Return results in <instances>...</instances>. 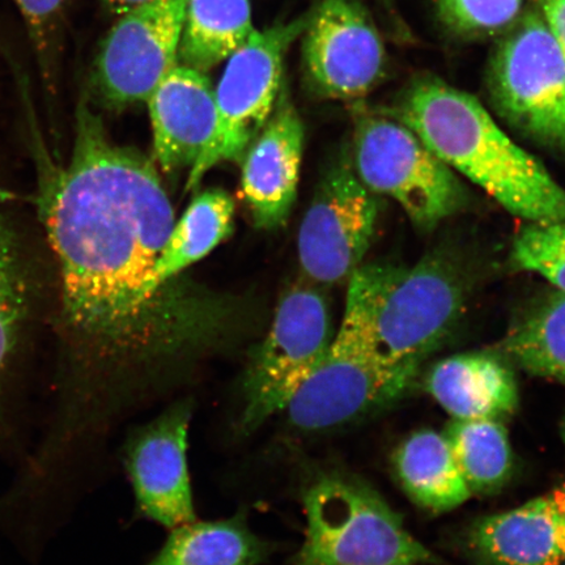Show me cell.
Wrapping results in <instances>:
<instances>
[{
    "label": "cell",
    "instance_id": "6da1fadb",
    "mask_svg": "<svg viewBox=\"0 0 565 565\" xmlns=\"http://www.w3.org/2000/svg\"><path fill=\"white\" fill-rule=\"evenodd\" d=\"M41 210L81 399L92 413L109 419L174 392L230 342L224 303L188 282L158 285L154 268L175 223L171 198L154 161L113 143L87 104Z\"/></svg>",
    "mask_w": 565,
    "mask_h": 565
},
{
    "label": "cell",
    "instance_id": "7a4b0ae2",
    "mask_svg": "<svg viewBox=\"0 0 565 565\" xmlns=\"http://www.w3.org/2000/svg\"><path fill=\"white\" fill-rule=\"evenodd\" d=\"M397 118L512 215L527 223L565 222V189L476 97L440 81H419L402 97Z\"/></svg>",
    "mask_w": 565,
    "mask_h": 565
},
{
    "label": "cell",
    "instance_id": "3957f363",
    "mask_svg": "<svg viewBox=\"0 0 565 565\" xmlns=\"http://www.w3.org/2000/svg\"><path fill=\"white\" fill-rule=\"evenodd\" d=\"M387 270L386 265H363L349 280L341 327L285 408L296 433L323 434L363 419L404 397L418 376L387 369L374 345V306Z\"/></svg>",
    "mask_w": 565,
    "mask_h": 565
},
{
    "label": "cell",
    "instance_id": "277c9868",
    "mask_svg": "<svg viewBox=\"0 0 565 565\" xmlns=\"http://www.w3.org/2000/svg\"><path fill=\"white\" fill-rule=\"evenodd\" d=\"M306 539L288 565H420L429 551L372 487L349 472L316 470L301 484Z\"/></svg>",
    "mask_w": 565,
    "mask_h": 565
},
{
    "label": "cell",
    "instance_id": "5b68a950",
    "mask_svg": "<svg viewBox=\"0 0 565 565\" xmlns=\"http://www.w3.org/2000/svg\"><path fill=\"white\" fill-rule=\"evenodd\" d=\"M468 296V280L450 254L430 253L407 270L388 266L373 313L381 362L419 373L461 321Z\"/></svg>",
    "mask_w": 565,
    "mask_h": 565
},
{
    "label": "cell",
    "instance_id": "8992f818",
    "mask_svg": "<svg viewBox=\"0 0 565 565\" xmlns=\"http://www.w3.org/2000/svg\"><path fill=\"white\" fill-rule=\"evenodd\" d=\"M350 153L360 182L397 202L416 228L433 231L468 204L457 173L398 119L359 113Z\"/></svg>",
    "mask_w": 565,
    "mask_h": 565
},
{
    "label": "cell",
    "instance_id": "52a82bcc",
    "mask_svg": "<svg viewBox=\"0 0 565 565\" xmlns=\"http://www.w3.org/2000/svg\"><path fill=\"white\" fill-rule=\"evenodd\" d=\"M333 341L328 300L300 282L281 296L270 330L244 372L237 433L249 436L285 412Z\"/></svg>",
    "mask_w": 565,
    "mask_h": 565
},
{
    "label": "cell",
    "instance_id": "ba28073f",
    "mask_svg": "<svg viewBox=\"0 0 565 565\" xmlns=\"http://www.w3.org/2000/svg\"><path fill=\"white\" fill-rule=\"evenodd\" d=\"M308 17L264 32L254 31L227 60L217 89V124L206 150L190 169L186 192L201 185L212 168L231 161L242 164L247 148L271 117L282 87V58L306 30Z\"/></svg>",
    "mask_w": 565,
    "mask_h": 565
},
{
    "label": "cell",
    "instance_id": "9c48e42d",
    "mask_svg": "<svg viewBox=\"0 0 565 565\" xmlns=\"http://www.w3.org/2000/svg\"><path fill=\"white\" fill-rule=\"evenodd\" d=\"M494 106L527 138L565 152V61L545 19L530 13L494 54Z\"/></svg>",
    "mask_w": 565,
    "mask_h": 565
},
{
    "label": "cell",
    "instance_id": "30bf717a",
    "mask_svg": "<svg viewBox=\"0 0 565 565\" xmlns=\"http://www.w3.org/2000/svg\"><path fill=\"white\" fill-rule=\"evenodd\" d=\"M379 215L376 195L358 179L350 148H345L322 177L300 224L298 250L303 278L317 287L349 281L363 266Z\"/></svg>",
    "mask_w": 565,
    "mask_h": 565
},
{
    "label": "cell",
    "instance_id": "8fae6325",
    "mask_svg": "<svg viewBox=\"0 0 565 565\" xmlns=\"http://www.w3.org/2000/svg\"><path fill=\"white\" fill-rule=\"evenodd\" d=\"M186 0H148L119 17L96 63V87L106 105L147 103L179 65Z\"/></svg>",
    "mask_w": 565,
    "mask_h": 565
},
{
    "label": "cell",
    "instance_id": "7c38bea8",
    "mask_svg": "<svg viewBox=\"0 0 565 565\" xmlns=\"http://www.w3.org/2000/svg\"><path fill=\"white\" fill-rule=\"evenodd\" d=\"M310 87L331 100L355 102L385 73V49L366 12L352 0H323L303 30Z\"/></svg>",
    "mask_w": 565,
    "mask_h": 565
},
{
    "label": "cell",
    "instance_id": "4fadbf2b",
    "mask_svg": "<svg viewBox=\"0 0 565 565\" xmlns=\"http://www.w3.org/2000/svg\"><path fill=\"white\" fill-rule=\"evenodd\" d=\"M190 398L173 402L157 419L134 430L125 462L139 513L172 530L196 520L188 469Z\"/></svg>",
    "mask_w": 565,
    "mask_h": 565
},
{
    "label": "cell",
    "instance_id": "5bb4252c",
    "mask_svg": "<svg viewBox=\"0 0 565 565\" xmlns=\"http://www.w3.org/2000/svg\"><path fill=\"white\" fill-rule=\"evenodd\" d=\"M306 131L286 83L270 118L242 161L243 196L253 222L274 231L288 222L298 198Z\"/></svg>",
    "mask_w": 565,
    "mask_h": 565
},
{
    "label": "cell",
    "instance_id": "9a60e30c",
    "mask_svg": "<svg viewBox=\"0 0 565 565\" xmlns=\"http://www.w3.org/2000/svg\"><path fill=\"white\" fill-rule=\"evenodd\" d=\"M147 104L154 164L164 173L192 169L217 124L215 89L209 77L179 63L154 88Z\"/></svg>",
    "mask_w": 565,
    "mask_h": 565
},
{
    "label": "cell",
    "instance_id": "2e32d148",
    "mask_svg": "<svg viewBox=\"0 0 565 565\" xmlns=\"http://www.w3.org/2000/svg\"><path fill=\"white\" fill-rule=\"evenodd\" d=\"M470 547L480 565H564L565 484L476 524Z\"/></svg>",
    "mask_w": 565,
    "mask_h": 565
},
{
    "label": "cell",
    "instance_id": "e0dca14e",
    "mask_svg": "<svg viewBox=\"0 0 565 565\" xmlns=\"http://www.w3.org/2000/svg\"><path fill=\"white\" fill-rule=\"evenodd\" d=\"M426 387L451 418L503 422L519 407V385L503 358L466 352L440 360L427 374Z\"/></svg>",
    "mask_w": 565,
    "mask_h": 565
},
{
    "label": "cell",
    "instance_id": "ac0fdd59",
    "mask_svg": "<svg viewBox=\"0 0 565 565\" xmlns=\"http://www.w3.org/2000/svg\"><path fill=\"white\" fill-rule=\"evenodd\" d=\"M402 489L424 510L443 513L471 498L444 434L423 429L408 436L393 456Z\"/></svg>",
    "mask_w": 565,
    "mask_h": 565
},
{
    "label": "cell",
    "instance_id": "d6986e66",
    "mask_svg": "<svg viewBox=\"0 0 565 565\" xmlns=\"http://www.w3.org/2000/svg\"><path fill=\"white\" fill-rule=\"evenodd\" d=\"M271 543L252 532L245 514L171 530L158 555L145 565H258L273 554Z\"/></svg>",
    "mask_w": 565,
    "mask_h": 565
},
{
    "label": "cell",
    "instance_id": "ffe728a7",
    "mask_svg": "<svg viewBox=\"0 0 565 565\" xmlns=\"http://www.w3.org/2000/svg\"><path fill=\"white\" fill-rule=\"evenodd\" d=\"M254 31L249 0H186L179 63L206 74Z\"/></svg>",
    "mask_w": 565,
    "mask_h": 565
},
{
    "label": "cell",
    "instance_id": "44dd1931",
    "mask_svg": "<svg viewBox=\"0 0 565 565\" xmlns=\"http://www.w3.org/2000/svg\"><path fill=\"white\" fill-rule=\"evenodd\" d=\"M236 204L222 189L206 190L198 194L171 235L154 268V277L161 287L174 286L177 277L230 238Z\"/></svg>",
    "mask_w": 565,
    "mask_h": 565
},
{
    "label": "cell",
    "instance_id": "7402d4cb",
    "mask_svg": "<svg viewBox=\"0 0 565 565\" xmlns=\"http://www.w3.org/2000/svg\"><path fill=\"white\" fill-rule=\"evenodd\" d=\"M505 355L532 376L565 386V294L542 296L503 342Z\"/></svg>",
    "mask_w": 565,
    "mask_h": 565
},
{
    "label": "cell",
    "instance_id": "603a6c76",
    "mask_svg": "<svg viewBox=\"0 0 565 565\" xmlns=\"http://www.w3.org/2000/svg\"><path fill=\"white\" fill-rule=\"evenodd\" d=\"M444 435L471 493H492L511 478L513 456L503 422L454 419Z\"/></svg>",
    "mask_w": 565,
    "mask_h": 565
},
{
    "label": "cell",
    "instance_id": "cb8c5ba5",
    "mask_svg": "<svg viewBox=\"0 0 565 565\" xmlns=\"http://www.w3.org/2000/svg\"><path fill=\"white\" fill-rule=\"evenodd\" d=\"M28 308L26 275L19 245L0 216V373L18 348Z\"/></svg>",
    "mask_w": 565,
    "mask_h": 565
},
{
    "label": "cell",
    "instance_id": "d4e9b609",
    "mask_svg": "<svg viewBox=\"0 0 565 565\" xmlns=\"http://www.w3.org/2000/svg\"><path fill=\"white\" fill-rule=\"evenodd\" d=\"M512 264L541 275L565 294V222L529 223L515 236Z\"/></svg>",
    "mask_w": 565,
    "mask_h": 565
},
{
    "label": "cell",
    "instance_id": "484cf974",
    "mask_svg": "<svg viewBox=\"0 0 565 565\" xmlns=\"http://www.w3.org/2000/svg\"><path fill=\"white\" fill-rule=\"evenodd\" d=\"M521 7L522 0H439L445 23L470 34L505 30L519 18Z\"/></svg>",
    "mask_w": 565,
    "mask_h": 565
},
{
    "label": "cell",
    "instance_id": "4316f807",
    "mask_svg": "<svg viewBox=\"0 0 565 565\" xmlns=\"http://www.w3.org/2000/svg\"><path fill=\"white\" fill-rule=\"evenodd\" d=\"M30 31L32 44L49 86H53L55 56L67 0H13Z\"/></svg>",
    "mask_w": 565,
    "mask_h": 565
},
{
    "label": "cell",
    "instance_id": "83f0119b",
    "mask_svg": "<svg viewBox=\"0 0 565 565\" xmlns=\"http://www.w3.org/2000/svg\"><path fill=\"white\" fill-rule=\"evenodd\" d=\"M540 2L542 18L545 19L565 61V0H540Z\"/></svg>",
    "mask_w": 565,
    "mask_h": 565
},
{
    "label": "cell",
    "instance_id": "f1b7e54d",
    "mask_svg": "<svg viewBox=\"0 0 565 565\" xmlns=\"http://www.w3.org/2000/svg\"><path fill=\"white\" fill-rule=\"evenodd\" d=\"M104 2L113 12L121 17L124 13L136 9V7L148 2V0H104Z\"/></svg>",
    "mask_w": 565,
    "mask_h": 565
},
{
    "label": "cell",
    "instance_id": "f546056e",
    "mask_svg": "<svg viewBox=\"0 0 565 565\" xmlns=\"http://www.w3.org/2000/svg\"><path fill=\"white\" fill-rule=\"evenodd\" d=\"M562 437H563V443L565 445V416H564V419L562 422Z\"/></svg>",
    "mask_w": 565,
    "mask_h": 565
},
{
    "label": "cell",
    "instance_id": "4dcf8cb0",
    "mask_svg": "<svg viewBox=\"0 0 565 565\" xmlns=\"http://www.w3.org/2000/svg\"><path fill=\"white\" fill-rule=\"evenodd\" d=\"M565 565V564H564Z\"/></svg>",
    "mask_w": 565,
    "mask_h": 565
}]
</instances>
